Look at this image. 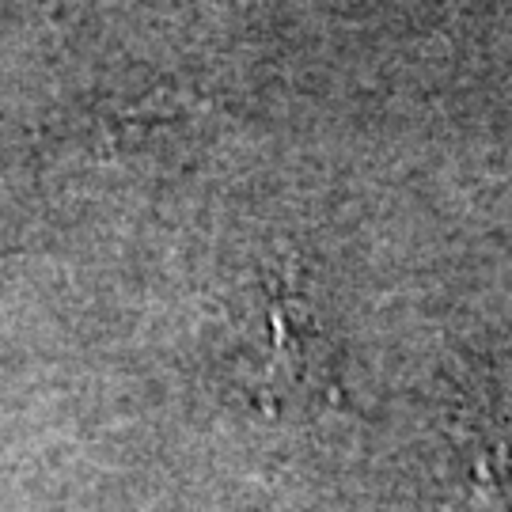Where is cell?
<instances>
[{
    "instance_id": "6da1fadb",
    "label": "cell",
    "mask_w": 512,
    "mask_h": 512,
    "mask_svg": "<svg viewBox=\"0 0 512 512\" xmlns=\"http://www.w3.org/2000/svg\"><path fill=\"white\" fill-rule=\"evenodd\" d=\"M262 334L247 365V387L262 410H338L342 384L315 315L285 277H274L262 296Z\"/></svg>"
},
{
    "instance_id": "7a4b0ae2",
    "label": "cell",
    "mask_w": 512,
    "mask_h": 512,
    "mask_svg": "<svg viewBox=\"0 0 512 512\" xmlns=\"http://www.w3.org/2000/svg\"><path fill=\"white\" fill-rule=\"evenodd\" d=\"M459 452L467 456L463 512H512V444L490 433L475 414L456 418Z\"/></svg>"
}]
</instances>
